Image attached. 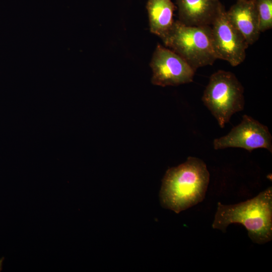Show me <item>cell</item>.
<instances>
[{
    "label": "cell",
    "instance_id": "1",
    "mask_svg": "<svg viewBox=\"0 0 272 272\" xmlns=\"http://www.w3.org/2000/svg\"><path fill=\"white\" fill-rule=\"evenodd\" d=\"M209 181L205 163L188 157L185 162L166 172L159 194L161 206L179 214L197 205L205 198Z\"/></svg>",
    "mask_w": 272,
    "mask_h": 272
},
{
    "label": "cell",
    "instance_id": "7",
    "mask_svg": "<svg viewBox=\"0 0 272 272\" xmlns=\"http://www.w3.org/2000/svg\"><path fill=\"white\" fill-rule=\"evenodd\" d=\"M211 26L217 59L226 60L233 66L243 62L249 45L228 20L224 6Z\"/></svg>",
    "mask_w": 272,
    "mask_h": 272
},
{
    "label": "cell",
    "instance_id": "11",
    "mask_svg": "<svg viewBox=\"0 0 272 272\" xmlns=\"http://www.w3.org/2000/svg\"><path fill=\"white\" fill-rule=\"evenodd\" d=\"M260 32L272 28V0H255Z\"/></svg>",
    "mask_w": 272,
    "mask_h": 272
},
{
    "label": "cell",
    "instance_id": "5",
    "mask_svg": "<svg viewBox=\"0 0 272 272\" xmlns=\"http://www.w3.org/2000/svg\"><path fill=\"white\" fill-rule=\"evenodd\" d=\"M152 83L161 87L176 86L193 81L195 71L172 50L158 44L150 62Z\"/></svg>",
    "mask_w": 272,
    "mask_h": 272
},
{
    "label": "cell",
    "instance_id": "6",
    "mask_svg": "<svg viewBox=\"0 0 272 272\" xmlns=\"http://www.w3.org/2000/svg\"><path fill=\"white\" fill-rule=\"evenodd\" d=\"M272 137L268 127L250 116L244 115L241 122L226 135L215 139V150L228 148H242L251 152L263 148L272 152Z\"/></svg>",
    "mask_w": 272,
    "mask_h": 272
},
{
    "label": "cell",
    "instance_id": "8",
    "mask_svg": "<svg viewBox=\"0 0 272 272\" xmlns=\"http://www.w3.org/2000/svg\"><path fill=\"white\" fill-rule=\"evenodd\" d=\"M179 21L190 26L211 25L224 7L219 0H175Z\"/></svg>",
    "mask_w": 272,
    "mask_h": 272
},
{
    "label": "cell",
    "instance_id": "9",
    "mask_svg": "<svg viewBox=\"0 0 272 272\" xmlns=\"http://www.w3.org/2000/svg\"><path fill=\"white\" fill-rule=\"evenodd\" d=\"M226 15L249 45L258 39L260 32L255 0L237 1Z\"/></svg>",
    "mask_w": 272,
    "mask_h": 272
},
{
    "label": "cell",
    "instance_id": "4",
    "mask_svg": "<svg viewBox=\"0 0 272 272\" xmlns=\"http://www.w3.org/2000/svg\"><path fill=\"white\" fill-rule=\"evenodd\" d=\"M201 100L221 128L244 107V88L232 72L219 70L213 74Z\"/></svg>",
    "mask_w": 272,
    "mask_h": 272
},
{
    "label": "cell",
    "instance_id": "3",
    "mask_svg": "<svg viewBox=\"0 0 272 272\" xmlns=\"http://www.w3.org/2000/svg\"><path fill=\"white\" fill-rule=\"evenodd\" d=\"M162 40L195 71L212 65L217 59L211 25L190 26L176 20Z\"/></svg>",
    "mask_w": 272,
    "mask_h": 272
},
{
    "label": "cell",
    "instance_id": "10",
    "mask_svg": "<svg viewBox=\"0 0 272 272\" xmlns=\"http://www.w3.org/2000/svg\"><path fill=\"white\" fill-rule=\"evenodd\" d=\"M150 31L162 40L167 35L174 22V12L176 7L171 0H148Z\"/></svg>",
    "mask_w": 272,
    "mask_h": 272
},
{
    "label": "cell",
    "instance_id": "2",
    "mask_svg": "<svg viewBox=\"0 0 272 272\" xmlns=\"http://www.w3.org/2000/svg\"><path fill=\"white\" fill-rule=\"evenodd\" d=\"M232 223L243 225L254 243L262 244L270 241L272 238L271 187L237 204L224 205L218 202L213 228L225 232Z\"/></svg>",
    "mask_w": 272,
    "mask_h": 272
},
{
    "label": "cell",
    "instance_id": "12",
    "mask_svg": "<svg viewBox=\"0 0 272 272\" xmlns=\"http://www.w3.org/2000/svg\"><path fill=\"white\" fill-rule=\"evenodd\" d=\"M237 1H241V0H237Z\"/></svg>",
    "mask_w": 272,
    "mask_h": 272
}]
</instances>
